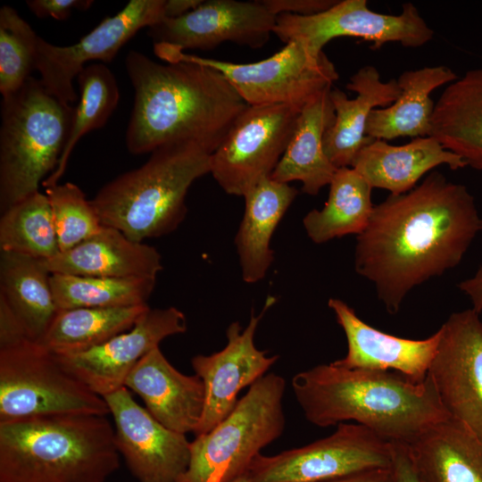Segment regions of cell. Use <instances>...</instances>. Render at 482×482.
Wrapping results in <instances>:
<instances>
[{"instance_id":"cell-22","label":"cell","mask_w":482,"mask_h":482,"mask_svg":"<svg viewBox=\"0 0 482 482\" xmlns=\"http://www.w3.org/2000/svg\"><path fill=\"white\" fill-rule=\"evenodd\" d=\"M43 263L51 273L105 278H156L162 270V256L154 247L104 225Z\"/></svg>"},{"instance_id":"cell-44","label":"cell","mask_w":482,"mask_h":482,"mask_svg":"<svg viewBox=\"0 0 482 482\" xmlns=\"http://www.w3.org/2000/svg\"><path fill=\"white\" fill-rule=\"evenodd\" d=\"M232 482H250L249 478H248V476H247V472L241 475L240 477H238L237 478H236Z\"/></svg>"},{"instance_id":"cell-35","label":"cell","mask_w":482,"mask_h":482,"mask_svg":"<svg viewBox=\"0 0 482 482\" xmlns=\"http://www.w3.org/2000/svg\"><path fill=\"white\" fill-rule=\"evenodd\" d=\"M38 37L18 12L8 5L0 9V93L19 90L35 71Z\"/></svg>"},{"instance_id":"cell-18","label":"cell","mask_w":482,"mask_h":482,"mask_svg":"<svg viewBox=\"0 0 482 482\" xmlns=\"http://www.w3.org/2000/svg\"><path fill=\"white\" fill-rule=\"evenodd\" d=\"M276 21L262 1L209 0L180 17L163 19L147 33L154 44L180 52L209 50L224 42L260 48L270 39Z\"/></svg>"},{"instance_id":"cell-19","label":"cell","mask_w":482,"mask_h":482,"mask_svg":"<svg viewBox=\"0 0 482 482\" xmlns=\"http://www.w3.org/2000/svg\"><path fill=\"white\" fill-rule=\"evenodd\" d=\"M328 305L347 341V353L333 362L336 365L397 372L415 382L426 379L439 342V329L425 339L399 337L367 324L340 299L330 298Z\"/></svg>"},{"instance_id":"cell-37","label":"cell","mask_w":482,"mask_h":482,"mask_svg":"<svg viewBox=\"0 0 482 482\" xmlns=\"http://www.w3.org/2000/svg\"><path fill=\"white\" fill-rule=\"evenodd\" d=\"M92 0H28L29 11L37 18H53L57 21L67 20L72 11H86L91 7Z\"/></svg>"},{"instance_id":"cell-16","label":"cell","mask_w":482,"mask_h":482,"mask_svg":"<svg viewBox=\"0 0 482 482\" xmlns=\"http://www.w3.org/2000/svg\"><path fill=\"white\" fill-rule=\"evenodd\" d=\"M113 420L115 442L139 482H178L190 460L186 435L169 429L123 386L104 397Z\"/></svg>"},{"instance_id":"cell-32","label":"cell","mask_w":482,"mask_h":482,"mask_svg":"<svg viewBox=\"0 0 482 482\" xmlns=\"http://www.w3.org/2000/svg\"><path fill=\"white\" fill-rule=\"evenodd\" d=\"M156 278H105L51 274L58 310L147 304Z\"/></svg>"},{"instance_id":"cell-15","label":"cell","mask_w":482,"mask_h":482,"mask_svg":"<svg viewBox=\"0 0 482 482\" xmlns=\"http://www.w3.org/2000/svg\"><path fill=\"white\" fill-rule=\"evenodd\" d=\"M270 296L262 312H252L248 325L243 329L239 322H232L226 330L227 345L209 355L197 354L191 365L204 386V406L202 419L194 434L203 435L225 419L238 402V394L251 386L275 364L278 355L268 356L258 349L254 336L265 312L274 303Z\"/></svg>"},{"instance_id":"cell-33","label":"cell","mask_w":482,"mask_h":482,"mask_svg":"<svg viewBox=\"0 0 482 482\" xmlns=\"http://www.w3.org/2000/svg\"><path fill=\"white\" fill-rule=\"evenodd\" d=\"M79 102L75 106L68 142L57 168L42 185L46 188L58 184L71 154L87 133L103 128L116 109L120 90L112 71L103 62L87 64L77 77Z\"/></svg>"},{"instance_id":"cell-8","label":"cell","mask_w":482,"mask_h":482,"mask_svg":"<svg viewBox=\"0 0 482 482\" xmlns=\"http://www.w3.org/2000/svg\"><path fill=\"white\" fill-rule=\"evenodd\" d=\"M105 400L40 344L0 349V422L67 414L106 416Z\"/></svg>"},{"instance_id":"cell-31","label":"cell","mask_w":482,"mask_h":482,"mask_svg":"<svg viewBox=\"0 0 482 482\" xmlns=\"http://www.w3.org/2000/svg\"><path fill=\"white\" fill-rule=\"evenodd\" d=\"M149 308L142 304L58 310L38 344L56 355L84 352L131 328Z\"/></svg>"},{"instance_id":"cell-1","label":"cell","mask_w":482,"mask_h":482,"mask_svg":"<svg viewBox=\"0 0 482 482\" xmlns=\"http://www.w3.org/2000/svg\"><path fill=\"white\" fill-rule=\"evenodd\" d=\"M481 231L468 188L432 171L411 191L374 206L356 238L354 269L396 314L413 288L456 267Z\"/></svg>"},{"instance_id":"cell-14","label":"cell","mask_w":482,"mask_h":482,"mask_svg":"<svg viewBox=\"0 0 482 482\" xmlns=\"http://www.w3.org/2000/svg\"><path fill=\"white\" fill-rule=\"evenodd\" d=\"M428 376L449 418L482 439V320L472 309L452 313Z\"/></svg>"},{"instance_id":"cell-39","label":"cell","mask_w":482,"mask_h":482,"mask_svg":"<svg viewBox=\"0 0 482 482\" xmlns=\"http://www.w3.org/2000/svg\"><path fill=\"white\" fill-rule=\"evenodd\" d=\"M26 340H30L22 325L8 306L0 297V349L10 347Z\"/></svg>"},{"instance_id":"cell-26","label":"cell","mask_w":482,"mask_h":482,"mask_svg":"<svg viewBox=\"0 0 482 482\" xmlns=\"http://www.w3.org/2000/svg\"><path fill=\"white\" fill-rule=\"evenodd\" d=\"M297 194L289 184L269 177L243 196L245 212L235 245L245 282L256 283L266 276L274 257L271 237Z\"/></svg>"},{"instance_id":"cell-27","label":"cell","mask_w":482,"mask_h":482,"mask_svg":"<svg viewBox=\"0 0 482 482\" xmlns=\"http://www.w3.org/2000/svg\"><path fill=\"white\" fill-rule=\"evenodd\" d=\"M458 78L451 68L443 65L403 71L396 79L400 95L390 105L370 112L366 135L385 141L431 136L435 103L430 95Z\"/></svg>"},{"instance_id":"cell-17","label":"cell","mask_w":482,"mask_h":482,"mask_svg":"<svg viewBox=\"0 0 482 482\" xmlns=\"http://www.w3.org/2000/svg\"><path fill=\"white\" fill-rule=\"evenodd\" d=\"M187 330L185 314L176 307L149 308L131 328L84 352L56 355L66 370L104 397L124 386L137 362L168 337Z\"/></svg>"},{"instance_id":"cell-4","label":"cell","mask_w":482,"mask_h":482,"mask_svg":"<svg viewBox=\"0 0 482 482\" xmlns=\"http://www.w3.org/2000/svg\"><path fill=\"white\" fill-rule=\"evenodd\" d=\"M120 456L106 416L0 422V482H105L119 469Z\"/></svg>"},{"instance_id":"cell-29","label":"cell","mask_w":482,"mask_h":482,"mask_svg":"<svg viewBox=\"0 0 482 482\" xmlns=\"http://www.w3.org/2000/svg\"><path fill=\"white\" fill-rule=\"evenodd\" d=\"M51 274L42 260L1 252L0 297L15 314L28 337L37 343L58 312Z\"/></svg>"},{"instance_id":"cell-20","label":"cell","mask_w":482,"mask_h":482,"mask_svg":"<svg viewBox=\"0 0 482 482\" xmlns=\"http://www.w3.org/2000/svg\"><path fill=\"white\" fill-rule=\"evenodd\" d=\"M124 386L137 394L148 412L163 426L184 434L195 432L202 419L204 386L197 375L175 369L157 347L129 374Z\"/></svg>"},{"instance_id":"cell-23","label":"cell","mask_w":482,"mask_h":482,"mask_svg":"<svg viewBox=\"0 0 482 482\" xmlns=\"http://www.w3.org/2000/svg\"><path fill=\"white\" fill-rule=\"evenodd\" d=\"M439 165H447L453 170L467 167L461 156L428 136L416 137L403 145L372 139L359 152L352 168L372 188L402 195L413 189L426 173Z\"/></svg>"},{"instance_id":"cell-43","label":"cell","mask_w":482,"mask_h":482,"mask_svg":"<svg viewBox=\"0 0 482 482\" xmlns=\"http://www.w3.org/2000/svg\"><path fill=\"white\" fill-rule=\"evenodd\" d=\"M203 0H166L165 19L180 17L195 9Z\"/></svg>"},{"instance_id":"cell-30","label":"cell","mask_w":482,"mask_h":482,"mask_svg":"<svg viewBox=\"0 0 482 482\" xmlns=\"http://www.w3.org/2000/svg\"><path fill=\"white\" fill-rule=\"evenodd\" d=\"M371 186L353 168L337 169L329 183V194L320 210L303 218L304 229L316 244L346 235L361 234L367 227L374 204Z\"/></svg>"},{"instance_id":"cell-42","label":"cell","mask_w":482,"mask_h":482,"mask_svg":"<svg viewBox=\"0 0 482 482\" xmlns=\"http://www.w3.org/2000/svg\"><path fill=\"white\" fill-rule=\"evenodd\" d=\"M327 482H396L393 468L375 469Z\"/></svg>"},{"instance_id":"cell-41","label":"cell","mask_w":482,"mask_h":482,"mask_svg":"<svg viewBox=\"0 0 482 482\" xmlns=\"http://www.w3.org/2000/svg\"><path fill=\"white\" fill-rule=\"evenodd\" d=\"M458 287L470 299L471 308L482 320V266L473 276L461 281Z\"/></svg>"},{"instance_id":"cell-3","label":"cell","mask_w":482,"mask_h":482,"mask_svg":"<svg viewBox=\"0 0 482 482\" xmlns=\"http://www.w3.org/2000/svg\"><path fill=\"white\" fill-rule=\"evenodd\" d=\"M291 384L305 419L320 428L353 421L388 442L407 445L449 419L428 376L415 382L397 372L331 362L296 373Z\"/></svg>"},{"instance_id":"cell-25","label":"cell","mask_w":482,"mask_h":482,"mask_svg":"<svg viewBox=\"0 0 482 482\" xmlns=\"http://www.w3.org/2000/svg\"><path fill=\"white\" fill-rule=\"evenodd\" d=\"M406 446L420 482H482V439L451 418Z\"/></svg>"},{"instance_id":"cell-12","label":"cell","mask_w":482,"mask_h":482,"mask_svg":"<svg viewBox=\"0 0 482 482\" xmlns=\"http://www.w3.org/2000/svg\"><path fill=\"white\" fill-rule=\"evenodd\" d=\"M273 33L286 44L299 41L316 54L338 37L372 42V48L378 49L389 42L417 48L434 36L413 4L404 3L401 13L393 15L369 9L366 0L337 1L327 11L310 16L279 14Z\"/></svg>"},{"instance_id":"cell-10","label":"cell","mask_w":482,"mask_h":482,"mask_svg":"<svg viewBox=\"0 0 482 482\" xmlns=\"http://www.w3.org/2000/svg\"><path fill=\"white\" fill-rule=\"evenodd\" d=\"M394 449L362 425L340 423L328 436L275 455L258 454L250 482H327L375 469L392 468Z\"/></svg>"},{"instance_id":"cell-40","label":"cell","mask_w":482,"mask_h":482,"mask_svg":"<svg viewBox=\"0 0 482 482\" xmlns=\"http://www.w3.org/2000/svg\"><path fill=\"white\" fill-rule=\"evenodd\" d=\"M394 449L393 465L396 482H420L410 458L407 446L402 443H392Z\"/></svg>"},{"instance_id":"cell-2","label":"cell","mask_w":482,"mask_h":482,"mask_svg":"<svg viewBox=\"0 0 482 482\" xmlns=\"http://www.w3.org/2000/svg\"><path fill=\"white\" fill-rule=\"evenodd\" d=\"M125 67L134 104L125 142L132 154L178 142L212 154L248 104L217 70L189 62L162 64L131 50Z\"/></svg>"},{"instance_id":"cell-36","label":"cell","mask_w":482,"mask_h":482,"mask_svg":"<svg viewBox=\"0 0 482 482\" xmlns=\"http://www.w3.org/2000/svg\"><path fill=\"white\" fill-rule=\"evenodd\" d=\"M60 252L67 251L97 233L103 224L91 200L71 182L46 188Z\"/></svg>"},{"instance_id":"cell-13","label":"cell","mask_w":482,"mask_h":482,"mask_svg":"<svg viewBox=\"0 0 482 482\" xmlns=\"http://www.w3.org/2000/svg\"><path fill=\"white\" fill-rule=\"evenodd\" d=\"M166 0H131L117 14L103 20L71 46L53 45L38 37L35 70L46 92L62 104L77 100L73 80L91 61L111 62L120 49L143 28L165 19Z\"/></svg>"},{"instance_id":"cell-34","label":"cell","mask_w":482,"mask_h":482,"mask_svg":"<svg viewBox=\"0 0 482 482\" xmlns=\"http://www.w3.org/2000/svg\"><path fill=\"white\" fill-rule=\"evenodd\" d=\"M0 251L42 261L60 253L46 194L37 191L2 212Z\"/></svg>"},{"instance_id":"cell-24","label":"cell","mask_w":482,"mask_h":482,"mask_svg":"<svg viewBox=\"0 0 482 482\" xmlns=\"http://www.w3.org/2000/svg\"><path fill=\"white\" fill-rule=\"evenodd\" d=\"M327 88L304 105L288 145L270 178L287 183L297 180L302 191L316 195L329 185L337 168L328 158L323 138L335 120V109Z\"/></svg>"},{"instance_id":"cell-38","label":"cell","mask_w":482,"mask_h":482,"mask_svg":"<svg viewBox=\"0 0 482 482\" xmlns=\"http://www.w3.org/2000/svg\"><path fill=\"white\" fill-rule=\"evenodd\" d=\"M337 0H262L265 7L278 16L283 13L310 16L327 11Z\"/></svg>"},{"instance_id":"cell-7","label":"cell","mask_w":482,"mask_h":482,"mask_svg":"<svg viewBox=\"0 0 482 482\" xmlns=\"http://www.w3.org/2000/svg\"><path fill=\"white\" fill-rule=\"evenodd\" d=\"M286 380L269 373L253 383L233 411L190 443V460L178 482H232L284 432Z\"/></svg>"},{"instance_id":"cell-28","label":"cell","mask_w":482,"mask_h":482,"mask_svg":"<svg viewBox=\"0 0 482 482\" xmlns=\"http://www.w3.org/2000/svg\"><path fill=\"white\" fill-rule=\"evenodd\" d=\"M431 136L482 170V68L450 83L435 104Z\"/></svg>"},{"instance_id":"cell-5","label":"cell","mask_w":482,"mask_h":482,"mask_svg":"<svg viewBox=\"0 0 482 482\" xmlns=\"http://www.w3.org/2000/svg\"><path fill=\"white\" fill-rule=\"evenodd\" d=\"M211 154L195 143L178 142L154 150L140 167L104 185L91 203L103 225L132 241L174 231L186 213V195L210 173Z\"/></svg>"},{"instance_id":"cell-21","label":"cell","mask_w":482,"mask_h":482,"mask_svg":"<svg viewBox=\"0 0 482 482\" xmlns=\"http://www.w3.org/2000/svg\"><path fill=\"white\" fill-rule=\"evenodd\" d=\"M346 88L356 94L353 99L337 87L330 90L335 120L323 138L325 153L337 169L352 167L359 152L372 140L366 135L370 112L390 105L401 93L395 79L383 81L372 65L353 74Z\"/></svg>"},{"instance_id":"cell-6","label":"cell","mask_w":482,"mask_h":482,"mask_svg":"<svg viewBox=\"0 0 482 482\" xmlns=\"http://www.w3.org/2000/svg\"><path fill=\"white\" fill-rule=\"evenodd\" d=\"M75 107L48 94L29 77L3 96L0 127L1 212L39 191L57 168L68 142Z\"/></svg>"},{"instance_id":"cell-11","label":"cell","mask_w":482,"mask_h":482,"mask_svg":"<svg viewBox=\"0 0 482 482\" xmlns=\"http://www.w3.org/2000/svg\"><path fill=\"white\" fill-rule=\"evenodd\" d=\"M302 108L248 105L211 155V170L229 195L244 196L270 177L291 138Z\"/></svg>"},{"instance_id":"cell-9","label":"cell","mask_w":482,"mask_h":482,"mask_svg":"<svg viewBox=\"0 0 482 482\" xmlns=\"http://www.w3.org/2000/svg\"><path fill=\"white\" fill-rule=\"evenodd\" d=\"M156 56L167 62H189L220 71L248 105L292 104L303 108L338 79L334 63L299 41H290L270 57L236 63L177 51L154 44Z\"/></svg>"}]
</instances>
